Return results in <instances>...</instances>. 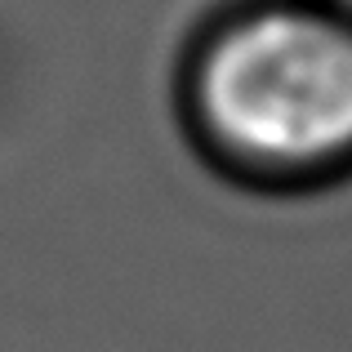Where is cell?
Returning a JSON list of instances; mask_svg holds the SVG:
<instances>
[{
  "instance_id": "cell-1",
  "label": "cell",
  "mask_w": 352,
  "mask_h": 352,
  "mask_svg": "<svg viewBox=\"0 0 352 352\" xmlns=\"http://www.w3.org/2000/svg\"><path fill=\"white\" fill-rule=\"evenodd\" d=\"M188 152L263 201L352 188V18L326 0H219L170 72Z\"/></svg>"
},
{
  "instance_id": "cell-2",
  "label": "cell",
  "mask_w": 352,
  "mask_h": 352,
  "mask_svg": "<svg viewBox=\"0 0 352 352\" xmlns=\"http://www.w3.org/2000/svg\"><path fill=\"white\" fill-rule=\"evenodd\" d=\"M326 5H335L339 14H348V18H352V0H326Z\"/></svg>"
}]
</instances>
